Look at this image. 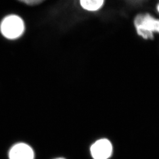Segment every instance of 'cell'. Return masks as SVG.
Listing matches in <instances>:
<instances>
[{"mask_svg": "<svg viewBox=\"0 0 159 159\" xmlns=\"http://www.w3.org/2000/svg\"><path fill=\"white\" fill-rule=\"evenodd\" d=\"M134 25L137 34L144 40H152L159 34V20L148 13L139 14L134 18Z\"/></svg>", "mask_w": 159, "mask_h": 159, "instance_id": "cell-1", "label": "cell"}, {"mask_svg": "<svg viewBox=\"0 0 159 159\" xmlns=\"http://www.w3.org/2000/svg\"><path fill=\"white\" fill-rule=\"evenodd\" d=\"M0 30L6 38L14 40L21 37L24 33V23L20 17L16 15H10L2 21Z\"/></svg>", "mask_w": 159, "mask_h": 159, "instance_id": "cell-2", "label": "cell"}, {"mask_svg": "<svg viewBox=\"0 0 159 159\" xmlns=\"http://www.w3.org/2000/svg\"><path fill=\"white\" fill-rule=\"evenodd\" d=\"M113 153L111 143L107 139H101L94 143L90 148L93 159H108Z\"/></svg>", "mask_w": 159, "mask_h": 159, "instance_id": "cell-3", "label": "cell"}, {"mask_svg": "<svg viewBox=\"0 0 159 159\" xmlns=\"http://www.w3.org/2000/svg\"><path fill=\"white\" fill-rule=\"evenodd\" d=\"M34 157L33 148L25 143L15 144L8 152L9 159H34Z\"/></svg>", "mask_w": 159, "mask_h": 159, "instance_id": "cell-4", "label": "cell"}, {"mask_svg": "<svg viewBox=\"0 0 159 159\" xmlns=\"http://www.w3.org/2000/svg\"><path fill=\"white\" fill-rule=\"evenodd\" d=\"M104 3L103 0H82L80 1L81 6L89 11H96L100 9Z\"/></svg>", "mask_w": 159, "mask_h": 159, "instance_id": "cell-5", "label": "cell"}, {"mask_svg": "<svg viewBox=\"0 0 159 159\" xmlns=\"http://www.w3.org/2000/svg\"><path fill=\"white\" fill-rule=\"evenodd\" d=\"M21 2L28 6H34L43 2V1H41V0H27V1H21Z\"/></svg>", "mask_w": 159, "mask_h": 159, "instance_id": "cell-6", "label": "cell"}, {"mask_svg": "<svg viewBox=\"0 0 159 159\" xmlns=\"http://www.w3.org/2000/svg\"><path fill=\"white\" fill-rule=\"evenodd\" d=\"M157 11L159 13V3L157 5Z\"/></svg>", "mask_w": 159, "mask_h": 159, "instance_id": "cell-7", "label": "cell"}, {"mask_svg": "<svg viewBox=\"0 0 159 159\" xmlns=\"http://www.w3.org/2000/svg\"><path fill=\"white\" fill-rule=\"evenodd\" d=\"M65 159V158H64V157H57V158H55V159Z\"/></svg>", "mask_w": 159, "mask_h": 159, "instance_id": "cell-8", "label": "cell"}]
</instances>
